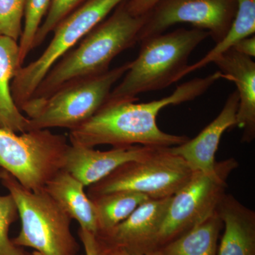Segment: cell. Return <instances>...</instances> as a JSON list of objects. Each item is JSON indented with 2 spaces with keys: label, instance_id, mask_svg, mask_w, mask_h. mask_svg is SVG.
<instances>
[{
  "label": "cell",
  "instance_id": "cell-1",
  "mask_svg": "<svg viewBox=\"0 0 255 255\" xmlns=\"http://www.w3.org/2000/svg\"><path fill=\"white\" fill-rule=\"evenodd\" d=\"M220 79H222L220 71L205 78H194L177 86L168 97L146 103H136L137 100L107 102L93 117L70 130V143L90 147L100 145L171 147L181 145L189 137L161 130L157 123L159 112L168 106L195 100Z\"/></svg>",
  "mask_w": 255,
  "mask_h": 255
},
{
  "label": "cell",
  "instance_id": "cell-2",
  "mask_svg": "<svg viewBox=\"0 0 255 255\" xmlns=\"http://www.w3.org/2000/svg\"><path fill=\"white\" fill-rule=\"evenodd\" d=\"M146 14L134 16L126 0L52 67L30 100L43 99L74 82L99 76L110 70L112 60L139 43Z\"/></svg>",
  "mask_w": 255,
  "mask_h": 255
},
{
  "label": "cell",
  "instance_id": "cell-3",
  "mask_svg": "<svg viewBox=\"0 0 255 255\" xmlns=\"http://www.w3.org/2000/svg\"><path fill=\"white\" fill-rule=\"evenodd\" d=\"M208 37L205 30L178 28L142 40L138 55L130 62L107 102L138 100L140 94L159 91L179 81L186 76L190 55Z\"/></svg>",
  "mask_w": 255,
  "mask_h": 255
},
{
  "label": "cell",
  "instance_id": "cell-4",
  "mask_svg": "<svg viewBox=\"0 0 255 255\" xmlns=\"http://www.w3.org/2000/svg\"><path fill=\"white\" fill-rule=\"evenodd\" d=\"M1 182L14 198L21 220V231L12 239L15 246L33 248L41 255H78L71 218L44 189L28 190L7 172Z\"/></svg>",
  "mask_w": 255,
  "mask_h": 255
},
{
  "label": "cell",
  "instance_id": "cell-5",
  "mask_svg": "<svg viewBox=\"0 0 255 255\" xmlns=\"http://www.w3.org/2000/svg\"><path fill=\"white\" fill-rule=\"evenodd\" d=\"M129 63L68 84L46 98L28 100L20 109L28 116V131L53 128L70 130L85 123L108 101L114 85L128 70Z\"/></svg>",
  "mask_w": 255,
  "mask_h": 255
},
{
  "label": "cell",
  "instance_id": "cell-6",
  "mask_svg": "<svg viewBox=\"0 0 255 255\" xmlns=\"http://www.w3.org/2000/svg\"><path fill=\"white\" fill-rule=\"evenodd\" d=\"M69 145L65 135L49 129L18 134L0 128V168L28 190H43L63 169Z\"/></svg>",
  "mask_w": 255,
  "mask_h": 255
},
{
  "label": "cell",
  "instance_id": "cell-7",
  "mask_svg": "<svg viewBox=\"0 0 255 255\" xmlns=\"http://www.w3.org/2000/svg\"><path fill=\"white\" fill-rule=\"evenodd\" d=\"M124 1L89 0L55 27L46 50L36 60L21 67L11 81V95L19 110L52 67Z\"/></svg>",
  "mask_w": 255,
  "mask_h": 255
},
{
  "label": "cell",
  "instance_id": "cell-8",
  "mask_svg": "<svg viewBox=\"0 0 255 255\" xmlns=\"http://www.w3.org/2000/svg\"><path fill=\"white\" fill-rule=\"evenodd\" d=\"M192 170L169 147H157L137 160L126 162L87 187L90 198L118 191L140 193L150 199L170 197L189 180Z\"/></svg>",
  "mask_w": 255,
  "mask_h": 255
},
{
  "label": "cell",
  "instance_id": "cell-9",
  "mask_svg": "<svg viewBox=\"0 0 255 255\" xmlns=\"http://www.w3.org/2000/svg\"><path fill=\"white\" fill-rule=\"evenodd\" d=\"M238 167L235 158L217 162L213 172H193L172 196L157 238V249L182 236L214 214L226 194L227 180Z\"/></svg>",
  "mask_w": 255,
  "mask_h": 255
},
{
  "label": "cell",
  "instance_id": "cell-10",
  "mask_svg": "<svg viewBox=\"0 0 255 255\" xmlns=\"http://www.w3.org/2000/svg\"><path fill=\"white\" fill-rule=\"evenodd\" d=\"M237 9L238 0H159L145 14L139 43L177 23H187L209 32L216 44L227 34Z\"/></svg>",
  "mask_w": 255,
  "mask_h": 255
},
{
  "label": "cell",
  "instance_id": "cell-11",
  "mask_svg": "<svg viewBox=\"0 0 255 255\" xmlns=\"http://www.w3.org/2000/svg\"><path fill=\"white\" fill-rule=\"evenodd\" d=\"M172 196L149 199L139 206L127 219L110 231L96 236L103 246L120 248L134 255L157 249V238L167 214Z\"/></svg>",
  "mask_w": 255,
  "mask_h": 255
},
{
  "label": "cell",
  "instance_id": "cell-12",
  "mask_svg": "<svg viewBox=\"0 0 255 255\" xmlns=\"http://www.w3.org/2000/svg\"><path fill=\"white\" fill-rule=\"evenodd\" d=\"M157 147L140 145L112 147L101 151L94 147L75 144L69 145L64 169L90 187L112 173L122 164L144 158Z\"/></svg>",
  "mask_w": 255,
  "mask_h": 255
},
{
  "label": "cell",
  "instance_id": "cell-13",
  "mask_svg": "<svg viewBox=\"0 0 255 255\" xmlns=\"http://www.w3.org/2000/svg\"><path fill=\"white\" fill-rule=\"evenodd\" d=\"M238 105L239 97L236 90L228 96L218 117L199 135L169 150L184 159L192 172H213L217 163L216 153L221 137L228 129L237 125Z\"/></svg>",
  "mask_w": 255,
  "mask_h": 255
},
{
  "label": "cell",
  "instance_id": "cell-14",
  "mask_svg": "<svg viewBox=\"0 0 255 255\" xmlns=\"http://www.w3.org/2000/svg\"><path fill=\"white\" fill-rule=\"evenodd\" d=\"M222 73V79L237 87L239 105L237 125L243 130L242 142L251 143L255 138V63L251 57L233 48L226 50L213 62Z\"/></svg>",
  "mask_w": 255,
  "mask_h": 255
},
{
  "label": "cell",
  "instance_id": "cell-15",
  "mask_svg": "<svg viewBox=\"0 0 255 255\" xmlns=\"http://www.w3.org/2000/svg\"><path fill=\"white\" fill-rule=\"evenodd\" d=\"M223 223L217 255H255V212L231 194L216 210Z\"/></svg>",
  "mask_w": 255,
  "mask_h": 255
},
{
  "label": "cell",
  "instance_id": "cell-16",
  "mask_svg": "<svg viewBox=\"0 0 255 255\" xmlns=\"http://www.w3.org/2000/svg\"><path fill=\"white\" fill-rule=\"evenodd\" d=\"M22 67L18 42L0 36V128L21 133L28 131V119L21 114L13 100L11 83Z\"/></svg>",
  "mask_w": 255,
  "mask_h": 255
},
{
  "label": "cell",
  "instance_id": "cell-17",
  "mask_svg": "<svg viewBox=\"0 0 255 255\" xmlns=\"http://www.w3.org/2000/svg\"><path fill=\"white\" fill-rule=\"evenodd\" d=\"M85 185L65 169H62L47 183L44 190L68 214L78 221L80 228L97 233L95 206L85 192Z\"/></svg>",
  "mask_w": 255,
  "mask_h": 255
},
{
  "label": "cell",
  "instance_id": "cell-18",
  "mask_svg": "<svg viewBox=\"0 0 255 255\" xmlns=\"http://www.w3.org/2000/svg\"><path fill=\"white\" fill-rule=\"evenodd\" d=\"M223 228L222 220L216 211L160 250L164 255H217Z\"/></svg>",
  "mask_w": 255,
  "mask_h": 255
},
{
  "label": "cell",
  "instance_id": "cell-19",
  "mask_svg": "<svg viewBox=\"0 0 255 255\" xmlns=\"http://www.w3.org/2000/svg\"><path fill=\"white\" fill-rule=\"evenodd\" d=\"M97 214V233L96 236L110 231L127 219L148 196L128 191H118L90 198Z\"/></svg>",
  "mask_w": 255,
  "mask_h": 255
},
{
  "label": "cell",
  "instance_id": "cell-20",
  "mask_svg": "<svg viewBox=\"0 0 255 255\" xmlns=\"http://www.w3.org/2000/svg\"><path fill=\"white\" fill-rule=\"evenodd\" d=\"M255 33V0H238V9L231 28L222 41L216 43L199 61L189 65L185 75L204 68L213 63L220 55L231 49L233 46L247 37Z\"/></svg>",
  "mask_w": 255,
  "mask_h": 255
},
{
  "label": "cell",
  "instance_id": "cell-21",
  "mask_svg": "<svg viewBox=\"0 0 255 255\" xmlns=\"http://www.w3.org/2000/svg\"><path fill=\"white\" fill-rule=\"evenodd\" d=\"M51 0H27L22 34L18 40L20 60L24 63L27 55L33 49V41L38 28L43 22Z\"/></svg>",
  "mask_w": 255,
  "mask_h": 255
},
{
  "label": "cell",
  "instance_id": "cell-22",
  "mask_svg": "<svg viewBox=\"0 0 255 255\" xmlns=\"http://www.w3.org/2000/svg\"><path fill=\"white\" fill-rule=\"evenodd\" d=\"M6 171L0 168V181ZM19 219L17 206L9 194L0 196V255H20L23 249L15 246L9 237L11 225Z\"/></svg>",
  "mask_w": 255,
  "mask_h": 255
},
{
  "label": "cell",
  "instance_id": "cell-23",
  "mask_svg": "<svg viewBox=\"0 0 255 255\" xmlns=\"http://www.w3.org/2000/svg\"><path fill=\"white\" fill-rule=\"evenodd\" d=\"M87 1L89 0H51L46 16L35 36L33 49L42 44L63 19Z\"/></svg>",
  "mask_w": 255,
  "mask_h": 255
},
{
  "label": "cell",
  "instance_id": "cell-24",
  "mask_svg": "<svg viewBox=\"0 0 255 255\" xmlns=\"http://www.w3.org/2000/svg\"><path fill=\"white\" fill-rule=\"evenodd\" d=\"M27 0H0V36L18 41Z\"/></svg>",
  "mask_w": 255,
  "mask_h": 255
},
{
  "label": "cell",
  "instance_id": "cell-25",
  "mask_svg": "<svg viewBox=\"0 0 255 255\" xmlns=\"http://www.w3.org/2000/svg\"><path fill=\"white\" fill-rule=\"evenodd\" d=\"M78 235L86 255H103L98 240L94 233L79 228Z\"/></svg>",
  "mask_w": 255,
  "mask_h": 255
},
{
  "label": "cell",
  "instance_id": "cell-26",
  "mask_svg": "<svg viewBox=\"0 0 255 255\" xmlns=\"http://www.w3.org/2000/svg\"><path fill=\"white\" fill-rule=\"evenodd\" d=\"M159 0H126L127 9L130 14L139 16L147 14Z\"/></svg>",
  "mask_w": 255,
  "mask_h": 255
},
{
  "label": "cell",
  "instance_id": "cell-27",
  "mask_svg": "<svg viewBox=\"0 0 255 255\" xmlns=\"http://www.w3.org/2000/svg\"><path fill=\"white\" fill-rule=\"evenodd\" d=\"M233 49L238 51L241 54L247 55V56H255V37L252 36L243 38L239 42H238L234 46Z\"/></svg>",
  "mask_w": 255,
  "mask_h": 255
},
{
  "label": "cell",
  "instance_id": "cell-28",
  "mask_svg": "<svg viewBox=\"0 0 255 255\" xmlns=\"http://www.w3.org/2000/svg\"><path fill=\"white\" fill-rule=\"evenodd\" d=\"M100 244L101 249H102V255H164L163 252L161 251V250H156V251L150 252V253H145V254L134 255L128 253V252L120 249V248L103 246L100 243Z\"/></svg>",
  "mask_w": 255,
  "mask_h": 255
},
{
  "label": "cell",
  "instance_id": "cell-29",
  "mask_svg": "<svg viewBox=\"0 0 255 255\" xmlns=\"http://www.w3.org/2000/svg\"><path fill=\"white\" fill-rule=\"evenodd\" d=\"M20 255H41L40 254V253H38V252H36V251H33V252H32V253H29V252H27V251H24V250H23V251H22V253H21V254Z\"/></svg>",
  "mask_w": 255,
  "mask_h": 255
}]
</instances>
